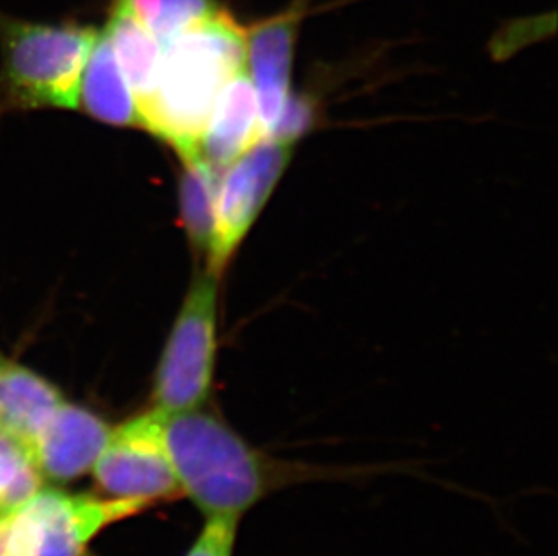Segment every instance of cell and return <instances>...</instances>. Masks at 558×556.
<instances>
[{
  "label": "cell",
  "mask_w": 558,
  "mask_h": 556,
  "mask_svg": "<svg viewBox=\"0 0 558 556\" xmlns=\"http://www.w3.org/2000/svg\"><path fill=\"white\" fill-rule=\"evenodd\" d=\"M302 16L304 2H295L246 29V71L257 95L264 137H268L291 95V68Z\"/></svg>",
  "instance_id": "8"
},
{
  "label": "cell",
  "mask_w": 558,
  "mask_h": 556,
  "mask_svg": "<svg viewBox=\"0 0 558 556\" xmlns=\"http://www.w3.org/2000/svg\"><path fill=\"white\" fill-rule=\"evenodd\" d=\"M293 156V145L264 137L225 168L216 197V230L208 271L221 277L230 258L268 203Z\"/></svg>",
  "instance_id": "6"
},
{
  "label": "cell",
  "mask_w": 558,
  "mask_h": 556,
  "mask_svg": "<svg viewBox=\"0 0 558 556\" xmlns=\"http://www.w3.org/2000/svg\"><path fill=\"white\" fill-rule=\"evenodd\" d=\"M241 520L206 519L185 556H233L238 546Z\"/></svg>",
  "instance_id": "17"
},
{
  "label": "cell",
  "mask_w": 558,
  "mask_h": 556,
  "mask_svg": "<svg viewBox=\"0 0 558 556\" xmlns=\"http://www.w3.org/2000/svg\"><path fill=\"white\" fill-rule=\"evenodd\" d=\"M101 32L111 44L112 53L122 68L140 111V107L150 98L156 87L163 58V44L147 27L142 26L122 4H118L117 0H112L109 19Z\"/></svg>",
  "instance_id": "13"
},
{
  "label": "cell",
  "mask_w": 558,
  "mask_h": 556,
  "mask_svg": "<svg viewBox=\"0 0 558 556\" xmlns=\"http://www.w3.org/2000/svg\"><path fill=\"white\" fill-rule=\"evenodd\" d=\"M181 176V222L195 252L210 255L216 230V197L219 170L203 156L183 159Z\"/></svg>",
  "instance_id": "14"
},
{
  "label": "cell",
  "mask_w": 558,
  "mask_h": 556,
  "mask_svg": "<svg viewBox=\"0 0 558 556\" xmlns=\"http://www.w3.org/2000/svg\"><path fill=\"white\" fill-rule=\"evenodd\" d=\"M217 354V277L208 269L190 286L154 374L153 410L175 414L210 399Z\"/></svg>",
  "instance_id": "4"
},
{
  "label": "cell",
  "mask_w": 558,
  "mask_h": 556,
  "mask_svg": "<svg viewBox=\"0 0 558 556\" xmlns=\"http://www.w3.org/2000/svg\"><path fill=\"white\" fill-rule=\"evenodd\" d=\"M246 69V29L219 8L163 44L156 87L140 107L142 129L181 159L201 156V142L225 85Z\"/></svg>",
  "instance_id": "2"
},
{
  "label": "cell",
  "mask_w": 558,
  "mask_h": 556,
  "mask_svg": "<svg viewBox=\"0 0 558 556\" xmlns=\"http://www.w3.org/2000/svg\"><path fill=\"white\" fill-rule=\"evenodd\" d=\"M78 107L111 125L142 126L136 98L101 29L82 74Z\"/></svg>",
  "instance_id": "12"
},
{
  "label": "cell",
  "mask_w": 558,
  "mask_h": 556,
  "mask_svg": "<svg viewBox=\"0 0 558 556\" xmlns=\"http://www.w3.org/2000/svg\"><path fill=\"white\" fill-rule=\"evenodd\" d=\"M313 121H315L313 100L302 95H290L275 125L271 126L268 137L275 142L295 145L296 140L307 134Z\"/></svg>",
  "instance_id": "16"
},
{
  "label": "cell",
  "mask_w": 558,
  "mask_h": 556,
  "mask_svg": "<svg viewBox=\"0 0 558 556\" xmlns=\"http://www.w3.org/2000/svg\"><path fill=\"white\" fill-rule=\"evenodd\" d=\"M93 470L96 483L112 499L153 504L181 497L153 409L112 428L109 445Z\"/></svg>",
  "instance_id": "7"
},
{
  "label": "cell",
  "mask_w": 558,
  "mask_h": 556,
  "mask_svg": "<svg viewBox=\"0 0 558 556\" xmlns=\"http://www.w3.org/2000/svg\"><path fill=\"white\" fill-rule=\"evenodd\" d=\"M148 506L143 500H101L38 489L11 513L5 556H82L104 528Z\"/></svg>",
  "instance_id": "5"
},
{
  "label": "cell",
  "mask_w": 558,
  "mask_h": 556,
  "mask_svg": "<svg viewBox=\"0 0 558 556\" xmlns=\"http://www.w3.org/2000/svg\"><path fill=\"white\" fill-rule=\"evenodd\" d=\"M16 508H19V506H16ZM13 509L15 508H0V556H5V528H8V522H10Z\"/></svg>",
  "instance_id": "18"
},
{
  "label": "cell",
  "mask_w": 558,
  "mask_h": 556,
  "mask_svg": "<svg viewBox=\"0 0 558 556\" xmlns=\"http://www.w3.org/2000/svg\"><path fill=\"white\" fill-rule=\"evenodd\" d=\"M62 403V392L48 379L0 356V436L24 456Z\"/></svg>",
  "instance_id": "10"
},
{
  "label": "cell",
  "mask_w": 558,
  "mask_h": 556,
  "mask_svg": "<svg viewBox=\"0 0 558 556\" xmlns=\"http://www.w3.org/2000/svg\"><path fill=\"white\" fill-rule=\"evenodd\" d=\"M142 26L147 27L159 43L172 38L216 13L221 5L216 0H117Z\"/></svg>",
  "instance_id": "15"
},
{
  "label": "cell",
  "mask_w": 558,
  "mask_h": 556,
  "mask_svg": "<svg viewBox=\"0 0 558 556\" xmlns=\"http://www.w3.org/2000/svg\"><path fill=\"white\" fill-rule=\"evenodd\" d=\"M264 140L257 95L248 71L235 74L217 98L201 142V156L222 170Z\"/></svg>",
  "instance_id": "11"
},
{
  "label": "cell",
  "mask_w": 558,
  "mask_h": 556,
  "mask_svg": "<svg viewBox=\"0 0 558 556\" xmlns=\"http://www.w3.org/2000/svg\"><path fill=\"white\" fill-rule=\"evenodd\" d=\"M112 428L84 407L60 404L40 436L26 451L40 479L73 481L95 467L111 439Z\"/></svg>",
  "instance_id": "9"
},
{
  "label": "cell",
  "mask_w": 558,
  "mask_h": 556,
  "mask_svg": "<svg viewBox=\"0 0 558 556\" xmlns=\"http://www.w3.org/2000/svg\"><path fill=\"white\" fill-rule=\"evenodd\" d=\"M100 29L32 22L0 11V84L21 107H78L80 82Z\"/></svg>",
  "instance_id": "3"
},
{
  "label": "cell",
  "mask_w": 558,
  "mask_h": 556,
  "mask_svg": "<svg viewBox=\"0 0 558 556\" xmlns=\"http://www.w3.org/2000/svg\"><path fill=\"white\" fill-rule=\"evenodd\" d=\"M0 494H2V483H0Z\"/></svg>",
  "instance_id": "19"
},
{
  "label": "cell",
  "mask_w": 558,
  "mask_h": 556,
  "mask_svg": "<svg viewBox=\"0 0 558 556\" xmlns=\"http://www.w3.org/2000/svg\"><path fill=\"white\" fill-rule=\"evenodd\" d=\"M156 414L181 497H189L206 519L243 520L250 509L282 489L385 472V468L326 467L271 456L206 404L175 414Z\"/></svg>",
  "instance_id": "1"
}]
</instances>
